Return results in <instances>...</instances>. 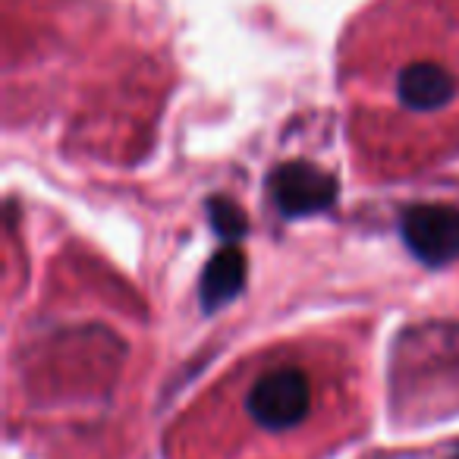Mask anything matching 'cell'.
Instances as JSON below:
<instances>
[{"instance_id": "cell-1", "label": "cell", "mask_w": 459, "mask_h": 459, "mask_svg": "<svg viewBox=\"0 0 459 459\" xmlns=\"http://www.w3.org/2000/svg\"><path fill=\"white\" fill-rule=\"evenodd\" d=\"M246 409L262 431H293L312 412V381L296 365L268 368L252 381L246 394Z\"/></svg>"}, {"instance_id": "cell-2", "label": "cell", "mask_w": 459, "mask_h": 459, "mask_svg": "<svg viewBox=\"0 0 459 459\" xmlns=\"http://www.w3.org/2000/svg\"><path fill=\"white\" fill-rule=\"evenodd\" d=\"M403 243L419 262L440 268L459 258V208L456 204H409L400 217Z\"/></svg>"}, {"instance_id": "cell-3", "label": "cell", "mask_w": 459, "mask_h": 459, "mask_svg": "<svg viewBox=\"0 0 459 459\" xmlns=\"http://www.w3.org/2000/svg\"><path fill=\"white\" fill-rule=\"evenodd\" d=\"M271 195L283 217H308L333 208L340 186L321 167L308 160H290L271 173Z\"/></svg>"}, {"instance_id": "cell-4", "label": "cell", "mask_w": 459, "mask_h": 459, "mask_svg": "<svg viewBox=\"0 0 459 459\" xmlns=\"http://www.w3.org/2000/svg\"><path fill=\"white\" fill-rule=\"evenodd\" d=\"M456 95V79L446 66L431 64V60H415L403 66L396 79V98L412 114H434L444 110Z\"/></svg>"}, {"instance_id": "cell-5", "label": "cell", "mask_w": 459, "mask_h": 459, "mask_svg": "<svg viewBox=\"0 0 459 459\" xmlns=\"http://www.w3.org/2000/svg\"><path fill=\"white\" fill-rule=\"evenodd\" d=\"M243 283H246V258L237 246H227V249H221L211 258L202 274L198 296H202L204 312H214V308L227 306L243 290Z\"/></svg>"}, {"instance_id": "cell-6", "label": "cell", "mask_w": 459, "mask_h": 459, "mask_svg": "<svg viewBox=\"0 0 459 459\" xmlns=\"http://www.w3.org/2000/svg\"><path fill=\"white\" fill-rule=\"evenodd\" d=\"M208 217L214 223V230L221 237L227 239H239L246 237V230H249V221H246L243 208L233 204L230 198H211L208 202Z\"/></svg>"}]
</instances>
